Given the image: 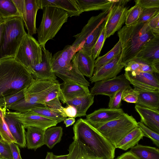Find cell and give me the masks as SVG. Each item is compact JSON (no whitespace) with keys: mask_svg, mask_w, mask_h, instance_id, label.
<instances>
[{"mask_svg":"<svg viewBox=\"0 0 159 159\" xmlns=\"http://www.w3.org/2000/svg\"><path fill=\"white\" fill-rule=\"evenodd\" d=\"M148 23L153 33L156 37H159V13L152 17Z\"/></svg>","mask_w":159,"mask_h":159,"instance_id":"cell-47","label":"cell"},{"mask_svg":"<svg viewBox=\"0 0 159 159\" xmlns=\"http://www.w3.org/2000/svg\"><path fill=\"white\" fill-rule=\"evenodd\" d=\"M64 113L66 117H76L77 114V111L75 107L72 106L68 105L63 109Z\"/></svg>","mask_w":159,"mask_h":159,"instance_id":"cell-51","label":"cell"},{"mask_svg":"<svg viewBox=\"0 0 159 159\" xmlns=\"http://www.w3.org/2000/svg\"><path fill=\"white\" fill-rule=\"evenodd\" d=\"M130 84L122 74L108 80L97 81L90 91L92 95H102L111 96L118 90L130 87Z\"/></svg>","mask_w":159,"mask_h":159,"instance_id":"cell-12","label":"cell"},{"mask_svg":"<svg viewBox=\"0 0 159 159\" xmlns=\"http://www.w3.org/2000/svg\"><path fill=\"white\" fill-rule=\"evenodd\" d=\"M4 118L9 130L16 142V143L21 148L26 147V131L23 125L7 113L6 111Z\"/></svg>","mask_w":159,"mask_h":159,"instance_id":"cell-24","label":"cell"},{"mask_svg":"<svg viewBox=\"0 0 159 159\" xmlns=\"http://www.w3.org/2000/svg\"><path fill=\"white\" fill-rule=\"evenodd\" d=\"M40 8L45 7H57L66 11L69 17L78 16L81 13L76 0H39Z\"/></svg>","mask_w":159,"mask_h":159,"instance_id":"cell-23","label":"cell"},{"mask_svg":"<svg viewBox=\"0 0 159 159\" xmlns=\"http://www.w3.org/2000/svg\"><path fill=\"white\" fill-rule=\"evenodd\" d=\"M42 61L28 69L33 79L38 80H55L57 77L52 69V53L41 46Z\"/></svg>","mask_w":159,"mask_h":159,"instance_id":"cell-13","label":"cell"},{"mask_svg":"<svg viewBox=\"0 0 159 159\" xmlns=\"http://www.w3.org/2000/svg\"><path fill=\"white\" fill-rule=\"evenodd\" d=\"M4 23L0 24V45L1 44L2 33L4 28Z\"/></svg>","mask_w":159,"mask_h":159,"instance_id":"cell-56","label":"cell"},{"mask_svg":"<svg viewBox=\"0 0 159 159\" xmlns=\"http://www.w3.org/2000/svg\"><path fill=\"white\" fill-rule=\"evenodd\" d=\"M57 80L49 81L34 79L25 89L24 97L7 108L21 112L44 107L46 98L53 89L60 86Z\"/></svg>","mask_w":159,"mask_h":159,"instance_id":"cell-4","label":"cell"},{"mask_svg":"<svg viewBox=\"0 0 159 159\" xmlns=\"http://www.w3.org/2000/svg\"><path fill=\"white\" fill-rule=\"evenodd\" d=\"M135 59L151 65L159 64V37H154L148 41Z\"/></svg>","mask_w":159,"mask_h":159,"instance_id":"cell-18","label":"cell"},{"mask_svg":"<svg viewBox=\"0 0 159 159\" xmlns=\"http://www.w3.org/2000/svg\"><path fill=\"white\" fill-rule=\"evenodd\" d=\"M4 24L0 45V60L14 57L27 33L23 20L20 17L8 19Z\"/></svg>","mask_w":159,"mask_h":159,"instance_id":"cell-6","label":"cell"},{"mask_svg":"<svg viewBox=\"0 0 159 159\" xmlns=\"http://www.w3.org/2000/svg\"><path fill=\"white\" fill-rule=\"evenodd\" d=\"M119 0L110 9L104 26L106 39L113 35L125 23L128 8L118 3Z\"/></svg>","mask_w":159,"mask_h":159,"instance_id":"cell-11","label":"cell"},{"mask_svg":"<svg viewBox=\"0 0 159 159\" xmlns=\"http://www.w3.org/2000/svg\"><path fill=\"white\" fill-rule=\"evenodd\" d=\"M9 144L11 149L12 159H22L20 154V151L17 144L14 142Z\"/></svg>","mask_w":159,"mask_h":159,"instance_id":"cell-50","label":"cell"},{"mask_svg":"<svg viewBox=\"0 0 159 159\" xmlns=\"http://www.w3.org/2000/svg\"><path fill=\"white\" fill-rule=\"evenodd\" d=\"M120 57L121 53L94 71L93 76L89 79L91 82L93 83L105 80L117 76L125 66V64L121 60Z\"/></svg>","mask_w":159,"mask_h":159,"instance_id":"cell-15","label":"cell"},{"mask_svg":"<svg viewBox=\"0 0 159 159\" xmlns=\"http://www.w3.org/2000/svg\"><path fill=\"white\" fill-rule=\"evenodd\" d=\"M12 1L14 3L21 18V15L24 8V0H12Z\"/></svg>","mask_w":159,"mask_h":159,"instance_id":"cell-52","label":"cell"},{"mask_svg":"<svg viewBox=\"0 0 159 159\" xmlns=\"http://www.w3.org/2000/svg\"><path fill=\"white\" fill-rule=\"evenodd\" d=\"M72 61L83 75L89 78L93 76L95 60L93 58L91 55H89L82 51H78L74 55Z\"/></svg>","mask_w":159,"mask_h":159,"instance_id":"cell-22","label":"cell"},{"mask_svg":"<svg viewBox=\"0 0 159 159\" xmlns=\"http://www.w3.org/2000/svg\"><path fill=\"white\" fill-rule=\"evenodd\" d=\"M25 132L26 147L34 151L45 145L44 130L35 127H29Z\"/></svg>","mask_w":159,"mask_h":159,"instance_id":"cell-28","label":"cell"},{"mask_svg":"<svg viewBox=\"0 0 159 159\" xmlns=\"http://www.w3.org/2000/svg\"><path fill=\"white\" fill-rule=\"evenodd\" d=\"M3 140V139L2 136H1V134H0V141H1Z\"/></svg>","mask_w":159,"mask_h":159,"instance_id":"cell-59","label":"cell"},{"mask_svg":"<svg viewBox=\"0 0 159 159\" xmlns=\"http://www.w3.org/2000/svg\"><path fill=\"white\" fill-rule=\"evenodd\" d=\"M68 150L67 159H96L89 148L78 141L73 140Z\"/></svg>","mask_w":159,"mask_h":159,"instance_id":"cell-30","label":"cell"},{"mask_svg":"<svg viewBox=\"0 0 159 159\" xmlns=\"http://www.w3.org/2000/svg\"><path fill=\"white\" fill-rule=\"evenodd\" d=\"M124 90L123 89L119 90L109 97L110 99L108 104V108L114 109L120 108V107L122 105V97Z\"/></svg>","mask_w":159,"mask_h":159,"instance_id":"cell-44","label":"cell"},{"mask_svg":"<svg viewBox=\"0 0 159 159\" xmlns=\"http://www.w3.org/2000/svg\"><path fill=\"white\" fill-rule=\"evenodd\" d=\"M63 121L66 127H67L74 124L75 121V120L74 118L68 117V118H66Z\"/></svg>","mask_w":159,"mask_h":159,"instance_id":"cell-54","label":"cell"},{"mask_svg":"<svg viewBox=\"0 0 159 159\" xmlns=\"http://www.w3.org/2000/svg\"><path fill=\"white\" fill-rule=\"evenodd\" d=\"M143 137L142 132L138 126L124 137L117 144L116 148L127 150L138 144L139 141Z\"/></svg>","mask_w":159,"mask_h":159,"instance_id":"cell-31","label":"cell"},{"mask_svg":"<svg viewBox=\"0 0 159 159\" xmlns=\"http://www.w3.org/2000/svg\"><path fill=\"white\" fill-rule=\"evenodd\" d=\"M122 48L119 40L113 47L104 55L98 57L95 61L94 71L115 58L121 53Z\"/></svg>","mask_w":159,"mask_h":159,"instance_id":"cell-34","label":"cell"},{"mask_svg":"<svg viewBox=\"0 0 159 159\" xmlns=\"http://www.w3.org/2000/svg\"><path fill=\"white\" fill-rule=\"evenodd\" d=\"M124 112L121 108L117 109L102 108L86 115V120L96 128L121 115Z\"/></svg>","mask_w":159,"mask_h":159,"instance_id":"cell-17","label":"cell"},{"mask_svg":"<svg viewBox=\"0 0 159 159\" xmlns=\"http://www.w3.org/2000/svg\"><path fill=\"white\" fill-rule=\"evenodd\" d=\"M6 112L20 122L25 129L29 127H33L46 130L50 127L56 126L58 123L55 120L45 117L31 111L23 112L12 111L7 108Z\"/></svg>","mask_w":159,"mask_h":159,"instance_id":"cell-10","label":"cell"},{"mask_svg":"<svg viewBox=\"0 0 159 159\" xmlns=\"http://www.w3.org/2000/svg\"><path fill=\"white\" fill-rule=\"evenodd\" d=\"M137 126L138 122L135 118L124 112L96 129L116 148L124 137Z\"/></svg>","mask_w":159,"mask_h":159,"instance_id":"cell-8","label":"cell"},{"mask_svg":"<svg viewBox=\"0 0 159 159\" xmlns=\"http://www.w3.org/2000/svg\"><path fill=\"white\" fill-rule=\"evenodd\" d=\"M82 13L85 11L101 10H109L118 0H76Z\"/></svg>","mask_w":159,"mask_h":159,"instance_id":"cell-26","label":"cell"},{"mask_svg":"<svg viewBox=\"0 0 159 159\" xmlns=\"http://www.w3.org/2000/svg\"><path fill=\"white\" fill-rule=\"evenodd\" d=\"M106 39L104 27L92 50L91 56L94 60L99 57Z\"/></svg>","mask_w":159,"mask_h":159,"instance_id":"cell-41","label":"cell"},{"mask_svg":"<svg viewBox=\"0 0 159 159\" xmlns=\"http://www.w3.org/2000/svg\"><path fill=\"white\" fill-rule=\"evenodd\" d=\"M7 109L6 107H0V134L3 140L9 143L11 142L16 143L5 120L4 117Z\"/></svg>","mask_w":159,"mask_h":159,"instance_id":"cell-37","label":"cell"},{"mask_svg":"<svg viewBox=\"0 0 159 159\" xmlns=\"http://www.w3.org/2000/svg\"><path fill=\"white\" fill-rule=\"evenodd\" d=\"M71 67L69 69L58 71L54 72L56 75L63 81L77 83L88 87L90 83L79 72L75 63L71 61Z\"/></svg>","mask_w":159,"mask_h":159,"instance_id":"cell-27","label":"cell"},{"mask_svg":"<svg viewBox=\"0 0 159 159\" xmlns=\"http://www.w3.org/2000/svg\"><path fill=\"white\" fill-rule=\"evenodd\" d=\"M41 46L32 36L26 33L13 58L28 70L42 61Z\"/></svg>","mask_w":159,"mask_h":159,"instance_id":"cell-9","label":"cell"},{"mask_svg":"<svg viewBox=\"0 0 159 159\" xmlns=\"http://www.w3.org/2000/svg\"><path fill=\"white\" fill-rule=\"evenodd\" d=\"M45 104L49 108L58 111L66 116L63 110L64 107L62 106L58 97L46 102Z\"/></svg>","mask_w":159,"mask_h":159,"instance_id":"cell-48","label":"cell"},{"mask_svg":"<svg viewBox=\"0 0 159 159\" xmlns=\"http://www.w3.org/2000/svg\"><path fill=\"white\" fill-rule=\"evenodd\" d=\"M135 109L140 117V122L159 134V111L135 105Z\"/></svg>","mask_w":159,"mask_h":159,"instance_id":"cell-21","label":"cell"},{"mask_svg":"<svg viewBox=\"0 0 159 159\" xmlns=\"http://www.w3.org/2000/svg\"><path fill=\"white\" fill-rule=\"evenodd\" d=\"M117 34L122 48L120 59L125 64L134 60L145 44L156 37L148 22H136L129 26L125 25L118 31Z\"/></svg>","mask_w":159,"mask_h":159,"instance_id":"cell-3","label":"cell"},{"mask_svg":"<svg viewBox=\"0 0 159 159\" xmlns=\"http://www.w3.org/2000/svg\"><path fill=\"white\" fill-rule=\"evenodd\" d=\"M42 10V19L37 33L39 44L45 47L47 42L52 39L67 22L69 17L66 11L57 7L47 6Z\"/></svg>","mask_w":159,"mask_h":159,"instance_id":"cell-7","label":"cell"},{"mask_svg":"<svg viewBox=\"0 0 159 159\" xmlns=\"http://www.w3.org/2000/svg\"><path fill=\"white\" fill-rule=\"evenodd\" d=\"M0 14L6 19L20 17L12 0H0Z\"/></svg>","mask_w":159,"mask_h":159,"instance_id":"cell-36","label":"cell"},{"mask_svg":"<svg viewBox=\"0 0 159 159\" xmlns=\"http://www.w3.org/2000/svg\"><path fill=\"white\" fill-rule=\"evenodd\" d=\"M26 89L15 94L0 98V107L7 108L24 98Z\"/></svg>","mask_w":159,"mask_h":159,"instance_id":"cell-39","label":"cell"},{"mask_svg":"<svg viewBox=\"0 0 159 159\" xmlns=\"http://www.w3.org/2000/svg\"><path fill=\"white\" fill-rule=\"evenodd\" d=\"M138 126L141 130L143 136L149 138L157 147H159V134L150 129L140 122H138Z\"/></svg>","mask_w":159,"mask_h":159,"instance_id":"cell-40","label":"cell"},{"mask_svg":"<svg viewBox=\"0 0 159 159\" xmlns=\"http://www.w3.org/2000/svg\"><path fill=\"white\" fill-rule=\"evenodd\" d=\"M43 116L56 121L58 123L63 121L67 117L60 112L47 106L37 107L31 110Z\"/></svg>","mask_w":159,"mask_h":159,"instance_id":"cell-35","label":"cell"},{"mask_svg":"<svg viewBox=\"0 0 159 159\" xmlns=\"http://www.w3.org/2000/svg\"><path fill=\"white\" fill-rule=\"evenodd\" d=\"M53 155L52 152H48L45 159H52Z\"/></svg>","mask_w":159,"mask_h":159,"instance_id":"cell-57","label":"cell"},{"mask_svg":"<svg viewBox=\"0 0 159 159\" xmlns=\"http://www.w3.org/2000/svg\"><path fill=\"white\" fill-rule=\"evenodd\" d=\"M6 159H10V158H7Z\"/></svg>","mask_w":159,"mask_h":159,"instance_id":"cell-60","label":"cell"},{"mask_svg":"<svg viewBox=\"0 0 159 159\" xmlns=\"http://www.w3.org/2000/svg\"><path fill=\"white\" fill-rule=\"evenodd\" d=\"M24 8L21 18L25 23L28 34L31 36L37 33L36 17L41 9L39 0H24Z\"/></svg>","mask_w":159,"mask_h":159,"instance_id":"cell-16","label":"cell"},{"mask_svg":"<svg viewBox=\"0 0 159 159\" xmlns=\"http://www.w3.org/2000/svg\"><path fill=\"white\" fill-rule=\"evenodd\" d=\"M68 154L59 156L53 155L52 159H67Z\"/></svg>","mask_w":159,"mask_h":159,"instance_id":"cell-55","label":"cell"},{"mask_svg":"<svg viewBox=\"0 0 159 159\" xmlns=\"http://www.w3.org/2000/svg\"><path fill=\"white\" fill-rule=\"evenodd\" d=\"M140 64L136 59L129 61L125 64V71L139 72Z\"/></svg>","mask_w":159,"mask_h":159,"instance_id":"cell-49","label":"cell"},{"mask_svg":"<svg viewBox=\"0 0 159 159\" xmlns=\"http://www.w3.org/2000/svg\"><path fill=\"white\" fill-rule=\"evenodd\" d=\"M94 96L90 93L72 99L63 100L62 102L75 107L77 111L76 117L86 116V112L94 102Z\"/></svg>","mask_w":159,"mask_h":159,"instance_id":"cell-29","label":"cell"},{"mask_svg":"<svg viewBox=\"0 0 159 159\" xmlns=\"http://www.w3.org/2000/svg\"><path fill=\"white\" fill-rule=\"evenodd\" d=\"M135 5L143 9L151 8H159V0H135Z\"/></svg>","mask_w":159,"mask_h":159,"instance_id":"cell-46","label":"cell"},{"mask_svg":"<svg viewBox=\"0 0 159 159\" xmlns=\"http://www.w3.org/2000/svg\"><path fill=\"white\" fill-rule=\"evenodd\" d=\"M76 52L71 45L65 46L52 56V69L54 72L69 69L71 67V61Z\"/></svg>","mask_w":159,"mask_h":159,"instance_id":"cell-19","label":"cell"},{"mask_svg":"<svg viewBox=\"0 0 159 159\" xmlns=\"http://www.w3.org/2000/svg\"><path fill=\"white\" fill-rule=\"evenodd\" d=\"M130 151L139 159H159L158 148L137 144Z\"/></svg>","mask_w":159,"mask_h":159,"instance_id":"cell-32","label":"cell"},{"mask_svg":"<svg viewBox=\"0 0 159 159\" xmlns=\"http://www.w3.org/2000/svg\"><path fill=\"white\" fill-rule=\"evenodd\" d=\"M0 154L3 159H12L9 144L3 140L0 141Z\"/></svg>","mask_w":159,"mask_h":159,"instance_id":"cell-45","label":"cell"},{"mask_svg":"<svg viewBox=\"0 0 159 159\" xmlns=\"http://www.w3.org/2000/svg\"><path fill=\"white\" fill-rule=\"evenodd\" d=\"M34 80L28 70L13 58L0 60V98L26 89Z\"/></svg>","mask_w":159,"mask_h":159,"instance_id":"cell-1","label":"cell"},{"mask_svg":"<svg viewBox=\"0 0 159 159\" xmlns=\"http://www.w3.org/2000/svg\"><path fill=\"white\" fill-rule=\"evenodd\" d=\"M73 140L87 147L96 159H113L116 148L86 119L78 120L73 127Z\"/></svg>","mask_w":159,"mask_h":159,"instance_id":"cell-2","label":"cell"},{"mask_svg":"<svg viewBox=\"0 0 159 159\" xmlns=\"http://www.w3.org/2000/svg\"><path fill=\"white\" fill-rule=\"evenodd\" d=\"M7 19L4 18L0 14V24L5 23Z\"/></svg>","mask_w":159,"mask_h":159,"instance_id":"cell-58","label":"cell"},{"mask_svg":"<svg viewBox=\"0 0 159 159\" xmlns=\"http://www.w3.org/2000/svg\"><path fill=\"white\" fill-rule=\"evenodd\" d=\"M143 9L140 6L135 5L129 9L125 21V25L131 26L138 20Z\"/></svg>","mask_w":159,"mask_h":159,"instance_id":"cell-38","label":"cell"},{"mask_svg":"<svg viewBox=\"0 0 159 159\" xmlns=\"http://www.w3.org/2000/svg\"><path fill=\"white\" fill-rule=\"evenodd\" d=\"M109 10L90 17L80 32L73 36L75 40L72 46L76 52L80 51L91 55L92 50L104 27Z\"/></svg>","mask_w":159,"mask_h":159,"instance_id":"cell-5","label":"cell"},{"mask_svg":"<svg viewBox=\"0 0 159 159\" xmlns=\"http://www.w3.org/2000/svg\"><path fill=\"white\" fill-rule=\"evenodd\" d=\"M139 93L130 86L125 89L123 91L122 100L128 103L136 104L138 100Z\"/></svg>","mask_w":159,"mask_h":159,"instance_id":"cell-42","label":"cell"},{"mask_svg":"<svg viewBox=\"0 0 159 159\" xmlns=\"http://www.w3.org/2000/svg\"><path fill=\"white\" fill-rule=\"evenodd\" d=\"M158 13H159V8L144 9L137 22L143 23L148 22Z\"/></svg>","mask_w":159,"mask_h":159,"instance_id":"cell-43","label":"cell"},{"mask_svg":"<svg viewBox=\"0 0 159 159\" xmlns=\"http://www.w3.org/2000/svg\"><path fill=\"white\" fill-rule=\"evenodd\" d=\"M116 159H139L130 151L123 153Z\"/></svg>","mask_w":159,"mask_h":159,"instance_id":"cell-53","label":"cell"},{"mask_svg":"<svg viewBox=\"0 0 159 159\" xmlns=\"http://www.w3.org/2000/svg\"><path fill=\"white\" fill-rule=\"evenodd\" d=\"M63 134V129L61 126H53L48 128L44 133L45 145L52 149L60 142Z\"/></svg>","mask_w":159,"mask_h":159,"instance_id":"cell-33","label":"cell"},{"mask_svg":"<svg viewBox=\"0 0 159 159\" xmlns=\"http://www.w3.org/2000/svg\"><path fill=\"white\" fill-rule=\"evenodd\" d=\"M156 73L125 71L126 78L134 87L152 91H159V81Z\"/></svg>","mask_w":159,"mask_h":159,"instance_id":"cell-14","label":"cell"},{"mask_svg":"<svg viewBox=\"0 0 159 159\" xmlns=\"http://www.w3.org/2000/svg\"><path fill=\"white\" fill-rule=\"evenodd\" d=\"M138 92L137 102L135 105L159 111V91H152L134 87Z\"/></svg>","mask_w":159,"mask_h":159,"instance_id":"cell-25","label":"cell"},{"mask_svg":"<svg viewBox=\"0 0 159 159\" xmlns=\"http://www.w3.org/2000/svg\"><path fill=\"white\" fill-rule=\"evenodd\" d=\"M60 87L61 93L58 98L61 102L90 93L88 87L74 82H64Z\"/></svg>","mask_w":159,"mask_h":159,"instance_id":"cell-20","label":"cell"}]
</instances>
